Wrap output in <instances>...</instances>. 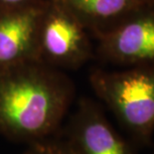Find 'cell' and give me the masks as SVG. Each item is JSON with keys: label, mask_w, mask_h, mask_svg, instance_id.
Instances as JSON below:
<instances>
[{"label": "cell", "mask_w": 154, "mask_h": 154, "mask_svg": "<svg viewBox=\"0 0 154 154\" xmlns=\"http://www.w3.org/2000/svg\"><path fill=\"white\" fill-rule=\"evenodd\" d=\"M46 3L0 10V71L39 60V29Z\"/></svg>", "instance_id": "6"}, {"label": "cell", "mask_w": 154, "mask_h": 154, "mask_svg": "<svg viewBox=\"0 0 154 154\" xmlns=\"http://www.w3.org/2000/svg\"><path fill=\"white\" fill-rule=\"evenodd\" d=\"M76 17L94 37L110 30L154 0H50Z\"/></svg>", "instance_id": "7"}, {"label": "cell", "mask_w": 154, "mask_h": 154, "mask_svg": "<svg viewBox=\"0 0 154 154\" xmlns=\"http://www.w3.org/2000/svg\"><path fill=\"white\" fill-rule=\"evenodd\" d=\"M75 97L66 74L40 60L0 71V134L28 144L60 131Z\"/></svg>", "instance_id": "1"}, {"label": "cell", "mask_w": 154, "mask_h": 154, "mask_svg": "<svg viewBox=\"0 0 154 154\" xmlns=\"http://www.w3.org/2000/svg\"><path fill=\"white\" fill-rule=\"evenodd\" d=\"M62 134L75 154H138L111 125L100 104L88 97L79 100Z\"/></svg>", "instance_id": "5"}, {"label": "cell", "mask_w": 154, "mask_h": 154, "mask_svg": "<svg viewBox=\"0 0 154 154\" xmlns=\"http://www.w3.org/2000/svg\"><path fill=\"white\" fill-rule=\"evenodd\" d=\"M45 0H0V10L2 9H15L37 4Z\"/></svg>", "instance_id": "9"}, {"label": "cell", "mask_w": 154, "mask_h": 154, "mask_svg": "<svg viewBox=\"0 0 154 154\" xmlns=\"http://www.w3.org/2000/svg\"><path fill=\"white\" fill-rule=\"evenodd\" d=\"M23 154H75L61 131L48 138L29 144Z\"/></svg>", "instance_id": "8"}, {"label": "cell", "mask_w": 154, "mask_h": 154, "mask_svg": "<svg viewBox=\"0 0 154 154\" xmlns=\"http://www.w3.org/2000/svg\"><path fill=\"white\" fill-rule=\"evenodd\" d=\"M87 28L67 9L47 0L39 29V60L59 70H77L94 57Z\"/></svg>", "instance_id": "3"}, {"label": "cell", "mask_w": 154, "mask_h": 154, "mask_svg": "<svg viewBox=\"0 0 154 154\" xmlns=\"http://www.w3.org/2000/svg\"><path fill=\"white\" fill-rule=\"evenodd\" d=\"M94 57L116 66H154V6L97 36Z\"/></svg>", "instance_id": "4"}, {"label": "cell", "mask_w": 154, "mask_h": 154, "mask_svg": "<svg viewBox=\"0 0 154 154\" xmlns=\"http://www.w3.org/2000/svg\"><path fill=\"white\" fill-rule=\"evenodd\" d=\"M97 97L139 146H148L154 134V66L121 71L94 69L88 77Z\"/></svg>", "instance_id": "2"}]
</instances>
